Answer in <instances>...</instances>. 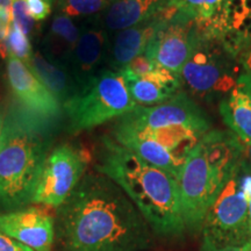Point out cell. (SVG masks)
<instances>
[{
  "instance_id": "d6986e66",
  "label": "cell",
  "mask_w": 251,
  "mask_h": 251,
  "mask_svg": "<svg viewBox=\"0 0 251 251\" xmlns=\"http://www.w3.org/2000/svg\"><path fill=\"white\" fill-rule=\"evenodd\" d=\"M81 29L83 21L77 23V20L67 15L55 13L48 30L43 36L40 51L50 62L68 68Z\"/></svg>"
},
{
  "instance_id": "7402d4cb",
  "label": "cell",
  "mask_w": 251,
  "mask_h": 251,
  "mask_svg": "<svg viewBox=\"0 0 251 251\" xmlns=\"http://www.w3.org/2000/svg\"><path fill=\"white\" fill-rule=\"evenodd\" d=\"M171 6L194 21L199 29L211 34L218 29L222 0H171Z\"/></svg>"
},
{
  "instance_id": "9a60e30c",
  "label": "cell",
  "mask_w": 251,
  "mask_h": 251,
  "mask_svg": "<svg viewBox=\"0 0 251 251\" xmlns=\"http://www.w3.org/2000/svg\"><path fill=\"white\" fill-rule=\"evenodd\" d=\"M174 11V6H170L162 14L146 23L112 34L107 59L108 70L119 72L135 57L144 54Z\"/></svg>"
},
{
  "instance_id": "52a82bcc",
  "label": "cell",
  "mask_w": 251,
  "mask_h": 251,
  "mask_svg": "<svg viewBox=\"0 0 251 251\" xmlns=\"http://www.w3.org/2000/svg\"><path fill=\"white\" fill-rule=\"evenodd\" d=\"M205 134L185 127H137L119 119L112 137L143 161L177 179L190 152Z\"/></svg>"
},
{
  "instance_id": "ac0fdd59",
  "label": "cell",
  "mask_w": 251,
  "mask_h": 251,
  "mask_svg": "<svg viewBox=\"0 0 251 251\" xmlns=\"http://www.w3.org/2000/svg\"><path fill=\"white\" fill-rule=\"evenodd\" d=\"M222 120L244 143L251 142V76L242 72L227 96L219 101Z\"/></svg>"
},
{
  "instance_id": "4fadbf2b",
  "label": "cell",
  "mask_w": 251,
  "mask_h": 251,
  "mask_svg": "<svg viewBox=\"0 0 251 251\" xmlns=\"http://www.w3.org/2000/svg\"><path fill=\"white\" fill-rule=\"evenodd\" d=\"M98 17L83 21L79 40L68 65L80 91L107 69L111 34L100 25Z\"/></svg>"
},
{
  "instance_id": "5b68a950",
  "label": "cell",
  "mask_w": 251,
  "mask_h": 251,
  "mask_svg": "<svg viewBox=\"0 0 251 251\" xmlns=\"http://www.w3.org/2000/svg\"><path fill=\"white\" fill-rule=\"evenodd\" d=\"M251 170L246 158L235 165L202 222V243L213 248L240 246L251 240L249 187Z\"/></svg>"
},
{
  "instance_id": "d590c367",
  "label": "cell",
  "mask_w": 251,
  "mask_h": 251,
  "mask_svg": "<svg viewBox=\"0 0 251 251\" xmlns=\"http://www.w3.org/2000/svg\"><path fill=\"white\" fill-rule=\"evenodd\" d=\"M45 1H47V2H48V4L49 5H54V1H55V0H45Z\"/></svg>"
},
{
  "instance_id": "cb8c5ba5",
  "label": "cell",
  "mask_w": 251,
  "mask_h": 251,
  "mask_svg": "<svg viewBox=\"0 0 251 251\" xmlns=\"http://www.w3.org/2000/svg\"><path fill=\"white\" fill-rule=\"evenodd\" d=\"M6 50H7L8 56H13L20 59L26 65L30 62L34 54L30 39L25 35L24 31L14 24H12L7 39H6Z\"/></svg>"
},
{
  "instance_id": "4dcf8cb0",
  "label": "cell",
  "mask_w": 251,
  "mask_h": 251,
  "mask_svg": "<svg viewBox=\"0 0 251 251\" xmlns=\"http://www.w3.org/2000/svg\"><path fill=\"white\" fill-rule=\"evenodd\" d=\"M240 62L242 64L243 71L251 76V45L240 55Z\"/></svg>"
},
{
  "instance_id": "e575fe53",
  "label": "cell",
  "mask_w": 251,
  "mask_h": 251,
  "mask_svg": "<svg viewBox=\"0 0 251 251\" xmlns=\"http://www.w3.org/2000/svg\"><path fill=\"white\" fill-rule=\"evenodd\" d=\"M249 218H250V224H251V184L249 187Z\"/></svg>"
},
{
  "instance_id": "603a6c76",
  "label": "cell",
  "mask_w": 251,
  "mask_h": 251,
  "mask_svg": "<svg viewBox=\"0 0 251 251\" xmlns=\"http://www.w3.org/2000/svg\"><path fill=\"white\" fill-rule=\"evenodd\" d=\"M54 2L56 13L80 21L98 17L109 5L107 0H55Z\"/></svg>"
},
{
  "instance_id": "f1b7e54d",
  "label": "cell",
  "mask_w": 251,
  "mask_h": 251,
  "mask_svg": "<svg viewBox=\"0 0 251 251\" xmlns=\"http://www.w3.org/2000/svg\"><path fill=\"white\" fill-rule=\"evenodd\" d=\"M0 251H34L0 231Z\"/></svg>"
},
{
  "instance_id": "277c9868",
  "label": "cell",
  "mask_w": 251,
  "mask_h": 251,
  "mask_svg": "<svg viewBox=\"0 0 251 251\" xmlns=\"http://www.w3.org/2000/svg\"><path fill=\"white\" fill-rule=\"evenodd\" d=\"M246 144L231 131L209 130L188 155L177 177L181 215L186 230H200L208 208Z\"/></svg>"
},
{
  "instance_id": "30bf717a",
  "label": "cell",
  "mask_w": 251,
  "mask_h": 251,
  "mask_svg": "<svg viewBox=\"0 0 251 251\" xmlns=\"http://www.w3.org/2000/svg\"><path fill=\"white\" fill-rule=\"evenodd\" d=\"M119 119L143 128L185 127L203 133L211 130V121L206 113L184 91L158 105H139L134 111Z\"/></svg>"
},
{
  "instance_id": "f546056e",
  "label": "cell",
  "mask_w": 251,
  "mask_h": 251,
  "mask_svg": "<svg viewBox=\"0 0 251 251\" xmlns=\"http://www.w3.org/2000/svg\"><path fill=\"white\" fill-rule=\"evenodd\" d=\"M200 251H251V240L240 244V246H231L226 248H213L201 244Z\"/></svg>"
},
{
  "instance_id": "9c48e42d",
  "label": "cell",
  "mask_w": 251,
  "mask_h": 251,
  "mask_svg": "<svg viewBox=\"0 0 251 251\" xmlns=\"http://www.w3.org/2000/svg\"><path fill=\"white\" fill-rule=\"evenodd\" d=\"M92 161L85 147L63 142L52 147L37 179L30 203L57 209L83 179Z\"/></svg>"
},
{
  "instance_id": "8992f818",
  "label": "cell",
  "mask_w": 251,
  "mask_h": 251,
  "mask_svg": "<svg viewBox=\"0 0 251 251\" xmlns=\"http://www.w3.org/2000/svg\"><path fill=\"white\" fill-rule=\"evenodd\" d=\"M243 72L240 58L220 37L198 28L190 57L181 70L183 85L194 97L214 101L230 92Z\"/></svg>"
},
{
  "instance_id": "d6a6232c",
  "label": "cell",
  "mask_w": 251,
  "mask_h": 251,
  "mask_svg": "<svg viewBox=\"0 0 251 251\" xmlns=\"http://www.w3.org/2000/svg\"><path fill=\"white\" fill-rule=\"evenodd\" d=\"M246 144V158L249 164V168L251 170V142L250 143H244Z\"/></svg>"
},
{
  "instance_id": "836d02e7",
  "label": "cell",
  "mask_w": 251,
  "mask_h": 251,
  "mask_svg": "<svg viewBox=\"0 0 251 251\" xmlns=\"http://www.w3.org/2000/svg\"><path fill=\"white\" fill-rule=\"evenodd\" d=\"M0 7L9 9L12 12V0H0Z\"/></svg>"
},
{
  "instance_id": "83f0119b",
  "label": "cell",
  "mask_w": 251,
  "mask_h": 251,
  "mask_svg": "<svg viewBox=\"0 0 251 251\" xmlns=\"http://www.w3.org/2000/svg\"><path fill=\"white\" fill-rule=\"evenodd\" d=\"M28 11L35 21H43L50 15L51 5L45 0H26Z\"/></svg>"
},
{
  "instance_id": "ba28073f",
  "label": "cell",
  "mask_w": 251,
  "mask_h": 251,
  "mask_svg": "<svg viewBox=\"0 0 251 251\" xmlns=\"http://www.w3.org/2000/svg\"><path fill=\"white\" fill-rule=\"evenodd\" d=\"M137 106L120 72L106 69L63 106V113L69 133L78 134L124 117Z\"/></svg>"
},
{
  "instance_id": "4316f807",
  "label": "cell",
  "mask_w": 251,
  "mask_h": 251,
  "mask_svg": "<svg viewBox=\"0 0 251 251\" xmlns=\"http://www.w3.org/2000/svg\"><path fill=\"white\" fill-rule=\"evenodd\" d=\"M12 24H13L12 12L9 9L0 7V57L5 61L8 57L7 50H6V39H7Z\"/></svg>"
},
{
  "instance_id": "2e32d148",
  "label": "cell",
  "mask_w": 251,
  "mask_h": 251,
  "mask_svg": "<svg viewBox=\"0 0 251 251\" xmlns=\"http://www.w3.org/2000/svg\"><path fill=\"white\" fill-rule=\"evenodd\" d=\"M214 35L240 58L251 45V0H222L221 15Z\"/></svg>"
},
{
  "instance_id": "44dd1931",
  "label": "cell",
  "mask_w": 251,
  "mask_h": 251,
  "mask_svg": "<svg viewBox=\"0 0 251 251\" xmlns=\"http://www.w3.org/2000/svg\"><path fill=\"white\" fill-rule=\"evenodd\" d=\"M27 67L58 100L62 107L80 92L69 69L50 62L40 50L34 51Z\"/></svg>"
},
{
  "instance_id": "6da1fadb",
  "label": "cell",
  "mask_w": 251,
  "mask_h": 251,
  "mask_svg": "<svg viewBox=\"0 0 251 251\" xmlns=\"http://www.w3.org/2000/svg\"><path fill=\"white\" fill-rule=\"evenodd\" d=\"M58 251H146L155 234L120 186L99 172L87 171L56 209Z\"/></svg>"
},
{
  "instance_id": "ffe728a7",
  "label": "cell",
  "mask_w": 251,
  "mask_h": 251,
  "mask_svg": "<svg viewBox=\"0 0 251 251\" xmlns=\"http://www.w3.org/2000/svg\"><path fill=\"white\" fill-rule=\"evenodd\" d=\"M127 87L134 101L140 106L158 105L181 91V78L157 67L146 76L128 81Z\"/></svg>"
},
{
  "instance_id": "484cf974",
  "label": "cell",
  "mask_w": 251,
  "mask_h": 251,
  "mask_svg": "<svg viewBox=\"0 0 251 251\" xmlns=\"http://www.w3.org/2000/svg\"><path fill=\"white\" fill-rule=\"evenodd\" d=\"M156 67L157 64L149 56L142 54L135 57L127 65H125L119 72L124 77L126 83H128V81H133L135 79H139V78L146 76L147 74L152 71Z\"/></svg>"
},
{
  "instance_id": "7c38bea8",
  "label": "cell",
  "mask_w": 251,
  "mask_h": 251,
  "mask_svg": "<svg viewBox=\"0 0 251 251\" xmlns=\"http://www.w3.org/2000/svg\"><path fill=\"white\" fill-rule=\"evenodd\" d=\"M198 26L194 21L175 8L162 29L157 33L146 50L158 67L180 77L185 63L190 57Z\"/></svg>"
},
{
  "instance_id": "e0dca14e",
  "label": "cell",
  "mask_w": 251,
  "mask_h": 251,
  "mask_svg": "<svg viewBox=\"0 0 251 251\" xmlns=\"http://www.w3.org/2000/svg\"><path fill=\"white\" fill-rule=\"evenodd\" d=\"M171 6V0H113L99 15V23L114 34L140 25L162 14Z\"/></svg>"
},
{
  "instance_id": "1f68e13d",
  "label": "cell",
  "mask_w": 251,
  "mask_h": 251,
  "mask_svg": "<svg viewBox=\"0 0 251 251\" xmlns=\"http://www.w3.org/2000/svg\"><path fill=\"white\" fill-rule=\"evenodd\" d=\"M5 115H6V105L4 102H0V140H1V133H2V127H4Z\"/></svg>"
},
{
  "instance_id": "7a4b0ae2",
  "label": "cell",
  "mask_w": 251,
  "mask_h": 251,
  "mask_svg": "<svg viewBox=\"0 0 251 251\" xmlns=\"http://www.w3.org/2000/svg\"><path fill=\"white\" fill-rule=\"evenodd\" d=\"M94 170L114 181L136 206L153 234L179 237L186 231L177 179L103 135L96 148Z\"/></svg>"
},
{
  "instance_id": "8fae6325",
  "label": "cell",
  "mask_w": 251,
  "mask_h": 251,
  "mask_svg": "<svg viewBox=\"0 0 251 251\" xmlns=\"http://www.w3.org/2000/svg\"><path fill=\"white\" fill-rule=\"evenodd\" d=\"M5 62L6 77L13 101L36 118L58 124L64 113L52 93L20 59L8 56Z\"/></svg>"
},
{
  "instance_id": "8d00e7d4",
  "label": "cell",
  "mask_w": 251,
  "mask_h": 251,
  "mask_svg": "<svg viewBox=\"0 0 251 251\" xmlns=\"http://www.w3.org/2000/svg\"><path fill=\"white\" fill-rule=\"evenodd\" d=\"M107 1H108V2H112V1H113V0H107Z\"/></svg>"
},
{
  "instance_id": "d4e9b609",
  "label": "cell",
  "mask_w": 251,
  "mask_h": 251,
  "mask_svg": "<svg viewBox=\"0 0 251 251\" xmlns=\"http://www.w3.org/2000/svg\"><path fill=\"white\" fill-rule=\"evenodd\" d=\"M12 19L15 26L20 28L26 36L31 40L36 30V23L31 17L26 0H12Z\"/></svg>"
},
{
  "instance_id": "3957f363",
  "label": "cell",
  "mask_w": 251,
  "mask_h": 251,
  "mask_svg": "<svg viewBox=\"0 0 251 251\" xmlns=\"http://www.w3.org/2000/svg\"><path fill=\"white\" fill-rule=\"evenodd\" d=\"M57 124L25 111L13 100L6 105L0 140V208H23L31 202L37 179L54 146Z\"/></svg>"
},
{
  "instance_id": "5bb4252c",
  "label": "cell",
  "mask_w": 251,
  "mask_h": 251,
  "mask_svg": "<svg viewBox=\"0 0 251 251\" xmlns=\"http://www.w3.org/2000/svg\"><path fill=\"white\" fill-rule=\"evenodd\" d=\"M0 231L34 251H52L55 218L41 207L31 206L0 213Z\"/></svg>"
}]
</instances>
